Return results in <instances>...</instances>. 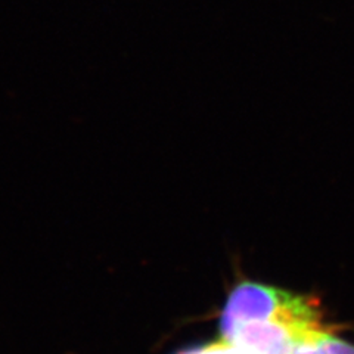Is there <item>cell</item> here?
<instances>
[{
	"label": "cell",
	"instance_id": "obj_1",
	"mask_svg": "<svg viewBox=\"0 0 354 354\" xmlns=\"http://www.w3.org/2000/svg\"><path fill=\"white\" fill-rule=\"evenodd\" d=\"M263 319H282L307 330L328 329L313 298L245 281L236 285L227 298L220 316V335L238 324Z\"/></svg>",
	"mask_w": 354,
	"mask_h": 354
},
{
	"label": "cell",
	"instance_id": "obj_3",
	"mask_svg": "<svg viewBox=\"0 0 354 354\" xmlns=\"http://www.w3.org/2000/svg\"><path fill=\"white\" fill-rule=\"evenodd\" d=\"M291 354H354V346L322 329L298 339Z\"/></svg>",
	"mask_w": 354,
	"mask_h": 354
},
{
	"label": "cell",
	"instance_id": "obj_4",
	"mask_svg": "<svg viewBox=\"0 0 354 354\" xmlns=\"http://www.w3.org/2000/svg\"><path fill=\"white\" fill-rule=\"evenodd\" d=\"M179 354H241V353L235 347L227 344V342L220 341V342H214V344H208L205 347L191 348Z\"/></svg>",
	"mask_w": 354,
	"mask_h": 354
},
{
	"label": "cell",
	"instance_id": "obj_2",
	"mask_svg": "<svg viewBox=\"0 0 354 354\" xmlns=\"http://www.w3.org/2000/svg\"><path fill=\"white\" fill-rule=\"evenodd\" d=\"M312 332L316 330H307L282 319L248 320L225 332L221 341L241 354H291L297 341Z\"/></svg>",
	"mask_w": 354,
	"mask_h": 354
}]
</instances>
